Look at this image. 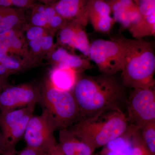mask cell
<instances>
[{"mask_svg": "<svg viewBox=\"0 0 155 155\" xmlns=\"http://www.w3.org/2000/svg\"><path fill=\"white\" fill-rule=\"evenodd\" d=\"M130 155H152L142 138L140 130L134 132L131 139Z\"/></svg>", "mask_w": 155, "mask_h": 155, "instance_id": "22", "label": "cell"}, {"mask_svg": "<svg viewBox=\"0 0 155 155\" xmlns=\"http://www.w3.org/2000/svg\"><path fill=\"white\" fill-rule=\"evenodd\" d=\"M125 50L124 67L121 77L126 87L153 88L155 71V55L152 45L141 39L116 38Z\"/></svg>", "mask_w": 155, "mask_h": 155, "instance_id": "2", "label": "cell"}, {"mask_svg": "<svg viewBox=\"0 0 155 155\" xmlns=\"http://www.w3.org/2000/svg\"><path fill=\"white\" fill-rule=\"evenodd\" d=\"M33 111L32 110L27 113L6 133L2 134L5 147V152L4 153L15 155V146L24 136L28 121L33 116Z\"/></svg>", "mask_w": 155, "mask_h": 155, "instance_id": "15", "label": "cell"}, {"mask_svg": "<svg viewBox=\"0 0 155 155\" xmlns=\"http://www.w3.org/2000/svg\"><path fill=\"white\" fill-rule=\"evenodd\" d=\"M41 92L29 84L6 87L0 92L1 113L15 110L20 107L35 104L40 100Z\"/></svg>", "mask_w": 155, "mask_h": 155, "instance_id": "8", "label": "cell"}, {"mask_svg": "<svg viewBox=\"0 0 155 155\" xmlns=\"http://www.w3.org/2000/svg\"><path fill=\"white\" fill-rule=\"evenodd\" d=\"M48 53L54 67L72 69L78 73L92 68L89 58L70 54L64 48H54Z\"/></svg>", "mask_w": 155, "mask_h": 155, "instance_id": "12", "label": "cell"}, {"mask_svg": "<svg viewBox=\"0 0 155 155\" xmlns=\"http://www.w3.org/2000/svg\"><path fill=\"white\" fill-rule=\"evenodd\" d=\"M12 74V73L4 67L2 64H0V75H10Z\"/></svg>", "mask_w": 155, "mask_h": 155, "instance_id": "32", "label": "cell"}, {"mask_svg": "<svg viewBox=\"0 0 155 155\" xmlns=\"http://www.w3.org/2000/svg\"><path fill=\"white\" fill-rule=\"evenodd\" d=\"M35 0H12V6L22 8H29L35 4Z\"/></svg>", "mask_w": 155, "mask_h": 155, "instance_id": "27", "label": "cell"}, {"mask_svg": "<svg viewBox=\"0 0 155 155\" xmlns=\"http://www.w3.org/2000/svg\"><path fill=\"white\" fill-rule=\"evenodd\" d=\"M78 78V72L73 69L54 67L49 81L56 88L72 91Z\"/></svg>", "mask_w": 155, "mask_h": 155, "instance_id": "16", "label": "cell"}, {"mask_svg": "<svg viewBox=\"0 0 155 155\" xmlns=\"http://www.w3.org/2000/svg\"><path fill=\"white\" fill-rule=\"evenodd\" d=\"M49 112L55 129L67 128L79 116V108L72 91L61 90L46 81L40 100Z\"/></svg>", "mask_w": 155, "mask_h": 155, "instance_id": "4", "label": "cell"}, {"mask_svg": "<svg viewBox=\"0 0 155 155\" xmlns=\"http://www.w3.org/2000/svg\"><path fill=\"white\" fill-rule=\"evenodd\" d=\"M42 38V37L35 40L28 41V46L30 48L31 51L35 55L41 54Z\"/></svg>", "mask_w": 155, "mask_h": 155, "instance_id": "26", "label": "cell"}, {"mask_svg": "<svg viewBox=\"0 0 155 155\" xmlns=\"http://www.w3.org/2000/svg\"><path fill=\"white\" fill-rule=\"evenodd\" d=\"M9 75H0V92L6 85L7 79Z\"/></svg>", "mask_w": 155, "mask_h": 155, "instance_id": "31", "label": "cell"}, {"mask_svg": "<svg viewBox=\"0 0 155 155\" xmlns=\"http://www.w3.org/2000/svg\"><path fill=\"white\" fill-rule=\"evenodd\" d=\"M125 87L115 75L78 78L72 92L79 108V121L122 110L127 98Z\"/></svg>", "mask_w": 155, "mask_h": 155, "instance_id": "1", "label": "cell"}, {"mask_svg": "<svg viewBox=\"0 0 155 155\" xmlns=\"http://www.w3.org/2000/svg\"><path fill=\"white\" fill-rule=\"evenodd\" d=\"M5 152V142L3 138L2 134L0 131V155H3Z\"/></svg>", "mask_w": 155, "mask_h": 155, "instance_id": "30", "label": "cell"}, {"mask_svg": "<svg viewBox=\"0 0 155 155\" xmlns=\"http://www.w3.org/2000/svg\"><path fill=\"white\" fill-rule=\"evenodd\" d=\"M124 56L123 45L114 38L112 40L99 39L90 45L88 58L103 74L115 75L121 72L124 67Z\"/></svg>", "mask_w": 155, "mask_h": 155, "instance_id": "5", "label": "cell"}, {"mask_svg": "<svg viewBox=\"0 0 155 155\" xmlns=\"http://www.w3.org/2000/svg\"><path fill=\"white\" fill-rule=\"evenodd\" d=\"M55 130L51 116L47 109L40 116H32L24 134L27 146L41 150L47 154L58 143L54 136Z\"/></svg>", "mask_w": 155, "mask_h": 155, "instance_id": "7", "label": "cell"}, {"mask_svg": "<svg viewBox=\"0 0 155 155\" xmlns=\"http://www.w3.org/2000/svg\"><path fill=\"white\" fill-rule=\"evenodd\" d=\"M67 23V21L57 13L48 21V29L53 33L63 28Z\"/></svg>", "mask_w": 155, "mask_h": 155, "instance_id": "24", "label": "cell"}, {"mask_svg": "<svg viewBox=\"0 0 155 155\" xmlns=\"http://www.w3.org/2000/svg\"><path fill=\"white\" fill-rule=\"evenodd\" d=\"M133 1H134V2H135L137 5V3H138V0H133Z\"/></svg>", "mask_w": 155, "mask_h": 155, "instance_id": "35", "label": "cell"}, {"mask_svg": "<svg viewBox=\"0 0 155 155\" xmlns=\"http://www.w3.org/2000/svg\"><path fill=\"white\" fill-rule=\"evenodd\" d=\"M12 0H0V7H11Z\"/></svg>", "mask_w": 155, "mask_h": 155, "instance_id": "33", "label": "cell"}, {"mask_svg": "<svg viewBox=\"0 0 155 155\" xmlns=\"http://www.w3.org/2000/svg\"><path fill=\"white\" fill-rule=\"evenodd\" d=\"M17 155H47V154L41 150L27 146Z\"/></svg>", "mask_w": 155, "mask_h": 155, "instance_id": "28", "label": "cell"}, {"mask_svg": "<svg viewBox=\"0 0 155 155\" xmlns=\"http://www.w3.org/2000/svg\"><path fill=\"white\" fill-rule=\"evenodd\" d=\"M58 143L52 148L48 153L47 155H64Z\"/></svg>", "mask_w": 155, "mask_h": 155, "instance_id": "29", "label": "cell"}, {"mask_svg": "<svg viewBox=\"0 0 155 155\" xmlns=\"http://www.w3.org/2000/svg\"><path fill=\"white\" fill-rule=\"evenodd\" d=\"M86 26L78 21L67 22L59 30L58 38L59 43L78 50L88 58L90 43L84 29Z\"/></svg>", "mask_w": 155, "mask_h": 155, "instance_id": "9", "label": "cell"}, {"mask_svg": "<svg viewBox=\"0 0 155 155\" xmlns=\"http://www.w3.org/2000/svg\"><path fill=\"white\" fill-rule=\"evenodd\" d=\"M39 2L41 4L45 5H52L54 4L57 0H35Z\"/></svg>", "mask_w": 155, "mask_h": 155, "instance_id": "34", "label": "cell"}, {"mask_svg": "<svg viewBox=\"0 0 155 155\" xmlns=\"http://www.w3.org/2000/svg\"><path fill=\"white\" fill-rule=\"evenodd\" d=\"M9 53L29 57L24 42L15 28L0 33V56L8 55Z\"/></svg>", "mask_w": 155, "mask_h": 155, "instance_id": "14", "label": "cell"}, {"mask_svg": "<svg viewBox=\"0 0 155 155\" xmlns=\"http://www.w3.org/2000/svg\"><path fill=\"white\" fill-rule=\"evenodd\" d=\"M67 128L95 151L126 133L129 123L127 115L122 110H114L80 120Z\"/></svg>", "mask_w": 155, "mask_h": 155, "instance_id": "3", "label": "cell"}, {"mask_svg": "<svg viewBox=\"0 0 155 155\" xmlns=\"http://www.w3.org/2000/svg\"><path fill=\"white\" fill-rule=\"evenodd\" d=\"M127 117L133 133L155 121V91L153 88L134 89L127 97Z\"/></svg>", "mask_w": 155, "mask_h": 155, "instance_id": "6", "label": "cell"}, {"mask_svg": "<svg viewBox=\"0 0 155 155\" xmlns=\"http://www.w3.org/2000/svg\"><path fill=\"white\" fill-rule=\"evenodd\" d=\"M103 1H105V0H103Z\"/></svg>", "mask_w": 155, "mask_h": 155, "instance_id": "37", "label": "cell"}, {"mask_svg": "<svg viewBox=\"0 0 155 155\" xmlns=\"http://www.w3.org/2000/svg\"><path fill=\"white\" fill-rule=\"evenodd\" d=\"M111 10L109 4L103 0H91L88 6V20L96 31L108 33L116 22L110 16Z\"/></svg>", "mask_w": 155, "mask_h": 155, "instance_id": "10", "label": "cell"}, {"mask_svg": "<svg viewBox=\"0 0 155 155\" xmlns=\"http://www.w3.org/2000/svg\"><path fill=\"white\" fill-rule=\"evenodd\" d=\"M59 144L66 155H94V151L68 128L60 129Z\"/></svg>", "mask_w": 155, "mask_h": 155, "instance_id": "13", "label": "cell"}, {"mask_svg": "<svg viewBox=\"0 0 155 155\" xmlns=\"http://www.w3.org/2000/svg\"><path fill=\"white\" fill-rule=\"evenodd\" d=\"M128 29L132 37L135 39L155 36V10L148 15L141 16L138 22Z\"/></svg>", "mask_w": 155, "mask_h": 155, "instance_id": "17", "label": "cell"}, {"mask_svg": "<svg viewBox=\"0 0 155 155\" xmlns=\"http://www.w3.org/2000/svg\"><path fill=\"white\" fill-rule=\"evenodd\" d=\"M24 13L22 10L10 7L8 12L0 19V33L14 29L22 22Z\"/></svg>", "mask_w": 155, "mask_h": 155, "instance_id": "19", "label": "cell"}, {"mask_svg": "<svg viewBox=\"0 0 155 155\" xmlns=\"http://www.w3.org/2000/svg\"><path fill=\"white\" fill-rule=\"evenodd\" d=\"M142 138L152 155H155V121L147 124L139 130Z\"/></svg>", "mask_w": 155, "mask_h": 155, "instance_id": "21", "label": "cell"}, {"mask_svg": "<svg viewBox=\"0 0 155 155\" xmlns=\"http://www.w3.org/2000/svg\"><path fill=\"white\" fill-rule=\"evenodd\" d=\"M54 48L52 33L47 34L42 38L41 54L49 52Z\"/></svg>", "mask_w": 155, "mask_h": 155, "instance_id": "25", "label": "cell"}, {"mask_svg": "<svg viewBox=\"0 0 155 155\" xmlns=\"http://www.w3.org/2000/svg\"><path fill=\"white\" fill-rule=\"evenodd\" d=\"M104 155L103 154V153H100L96 154L95 155Z\"/></svg>", "mask_w": 155, "mask_h": 155, "instance_id": "36", "label": "cell"}, {"mask_svg": "<svg viewBox=\"0 0 155 155\" xmlns=\"http://www.w3.org/2000/svg\"><path fill=\"white\" fill-rule=\"evenodd\" d=\"M91 0H57L52 5L56 12L67 22L78 21L87 25L88 6Z\"/></svg>", "mask_w": 155, "mask_h": 155, "instance_id": "11", "label": "cell"}, {"mask_svg": "<svg viewBox=\"0 0 155 155\" xmlns=\"http://www.w3.org/2000/svg\"><path fill=\"white\" fill-rule=\"evenodd\" d=\"M48 31L46 28L31 25L26 29V38L28 41L38 39L48 33Z\"/></svg>", "mask_w": 155, "mask_h": 155, "instance_id": "23", "label": "cell"}, {"mask_svg": "<svg viewBox=\"0 0 155 155\" xmlns=\"http://www.w3.org/2000/svg\"><path fill=\"white\" fill-rule=\"evenodd\" d=\"M45 6V5L41 3H35L29 8L31 9L30 22L32 25L42 27L49 30L47 19L44 13Z\"/></svg>", "mask_w": 155, "mask_h": 155, "instance_id": "20", "label": "cell"}, {"mask_svg": "<svg viewBox=\"0 0 155 155\" xmlns=\"http://www.w3.org/2000/svg\"><path fill=\"white\" fill-rule=\"evenodd\" d=\"M35 104L26 106L18 110L3 112L0 114V127L2 134L6 133L28 112L34 110Z\"/></svg>", "mask_w": 155, "mask_h": 155, "instance_id": "18", "label": "cell"}]
</instances>
